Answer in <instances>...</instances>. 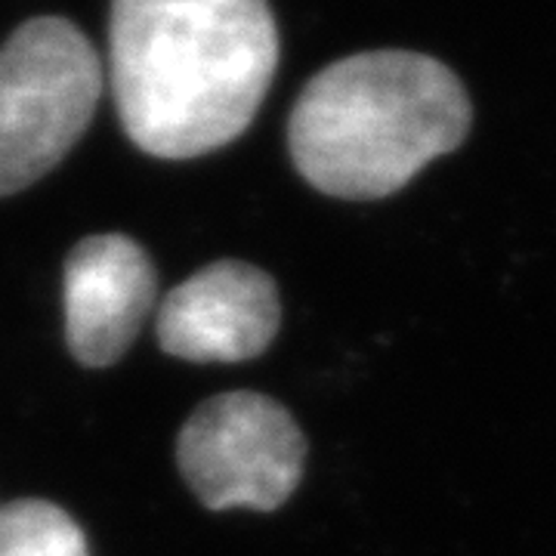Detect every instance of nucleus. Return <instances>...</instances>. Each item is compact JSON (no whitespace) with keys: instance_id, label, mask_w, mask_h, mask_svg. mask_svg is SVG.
Instances as JSON below:
<instances>
[{"instance_id":"nucleus-1","label":"nucleus","mask_w":556,"mask_h":556,"mask_svg":"<svg viewBox=\"0 0 556 556\" xmlns=\"http://www.w3.org/2000/svg\"><path fill=\"white\" fill-rule=\"evenodd\" d=\"M266 0H112L105 84L139 152L211 155L254 124L278 72Z\"/></svg>"},{"instance_id":"nucleus-2","label":"nucleus","mask_w":556,"mask_h":556,"mask_svg":"<svg viewBox=\"0 0 556 556\" xmlns=\"http://www.w3.org/2000/svg\"><path fill=\"white\" fill-rule=\"evenodd\" d=\"M470 124V97L445 62L368 50L325 65L300 90L288 152L300 177L331 199H387L455 152Z\"/></svg>"},{"instance_id":"nucleus-3","label":"nucleus","mask_w":556,"mask_h":556,"mask_svg":"<svg viewBox=\"0 0 556 556\" xmlns=\"http://www.w3.org/2000/svg\"><path fill=\"white\" fill-rule=\"evenodd\" d=\"M105 68L72 20H25L0 47V199L35 186L87 134Z\"/></svg>"},{"instance_id":"nucleus-4","label":"nucleus","mask_w":556,"mask_h":556,"mask_svg":"<svg viewBox=\"0 0 556 556\" xmlns=\"http://www.w3.org/2000/svg\"><path fill=\"white\" fill-rule=\"evenodd\" d=\"M186 485L207 510H276L303 479L306 437L266 393L236 390L201 402L177 437Z\"/></svg>"},{"instance_id":"nucleus-5","label":"nucleus","mask_w":556,"mask_h":556,"mask_svg":"<svg viewBox=\"0 0 556 556\" xmlns=\"http://www.w3.org/2000/svg\"><path fill=\"white\" fill-rule=\"evenodd\" d=\"M278 328L273 276L244 260H217L164 294L155 338L167 356L207 365L263 356Z\"/></svg>"},{"instance_id":"nucleus-6","label":"nucleus","mask_w":556,"mask_h":556,"mask_svg":"<svg viewBox=\"0 0 556 556\" xmlns=\"http://www.w3.org/2000/svg\"><path fill=\"white\" fill-rule=\"evenodd\" d=\"M159 300V276L139 241L105 232L80 239L65 260V343L84 368L115 365Z\"/></svg>"},{"instance_id":"nucleus-7","label":"nucleus","mask_w":556,"mask_h":556,"mask_svg":"<svg viewBox=\"0 0 556 556\" xmlns=\"http://www.w3.org/2000/svg\"><path fill=\"white\" fill-rule=\"evenodd\" d=\"M0 556H90V547L60 504L20 497L0 507Z\"/></svg>"}]
</instances>
